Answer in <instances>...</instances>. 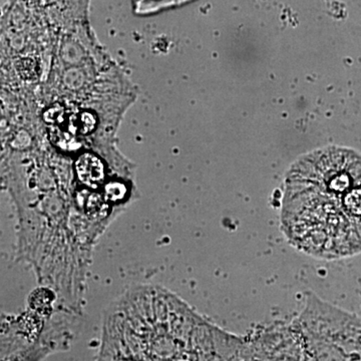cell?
I'll return each mask as SVG.
<instances>
[{"instance_id": "cell-1", "label": "cell", "mask_w": 361, "mask_h": 361, "mask_svg": "<svg viewBox=\"0 0 361 361\" xmlns=\"http://www.w3.org/2000/svg\"><path fill=\"white\" fill-rule=\"evenodd\" d=\"M280 228L297 250L336 260L361 252V156L341 147L297 159L285 176Z\"/></svg>"}, {"instance_id": "cell-2", "label": "cell", "mask_w": 361, "mask_h": 361, "mask_svg": "<svg viewBox=\"0 0 361 361\" xmlns=\"http://www.w3.org/2000/svg\"><path fill=\"white\" fill-rule=\"evenodd\" d=\"M75 172L78 180L85 186L97 188L103 184L104 166L101 159L92 154H84L75 161Z\"/></svg>"}, {"instance_id": "cell-3", "label": "cell", "mask_w": 361, "mask_h": 361, "mask_svg": "<svg viewBox=\"0 0 361 361\" xmlns=\"http://www.w3.org/2000/svg\"><path fill=\"white\" fill-rule=\"evenodd\" d=\"M96 116L92 115V114H82L80 118V123H78V127H80V130H82V133L87 134V133L92 132V130L94 129V127H96Z\"/></svg>"}, {"instance_id": "cell-4", "label": "cell", "mask_w": 361, "mask_h": 361, "mask_svg": "<svg viewBox=\"0 0 361 361\" xmlns=\"http://www.w3.org/2000/svg\"><path fill=\"white\" fill-rule=\"evenodd\" d=\"M106 193L111 200H120L126 194V187L121 183H111L106 186Z\"/></svg>"}]
</instances>
